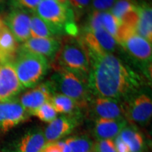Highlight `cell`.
Instances as JSON below:
<instances>
[{
    "instance_id": "6da1fadb",
    "label": "cell",
    "mask_w": 152,
    "mask_h": 152,
    "mask_svg": "<svg viewBox=\"0 0 152 152\" xmlns=\"http://www.w3.org/2000/svg\"><path fill=\"white\" fill-rule=\"evenodd\" d=\"M88 52L90 68L87 84L93 96L123 102L142 89L137 73L113 54Z\"/></svg>"
},
{
    "instance_id": "7a4b0ae2",
    "label": "cell",
    "mask_w": 152,
    "mask_h": 152,
    "mask_svg": "<svg viewBox=\"0 0 152 152\" xmlns=\"http://www.w3.org/2000/svg\"><path fill=\"white\" fill-rule=\"evenodd\" d=\"M49 83L55 91L75 101L80 109L88 107L92 95L87 79L79 74L61 68H55Z\"/></svg>"
},
{
    "instance_id": "3957f363",
    "label": "cell",
    "mask_w": 152,
    "mask_h": 152,
    "mask_svg": "<svg viewBox=\"0 0 152 152\" xmlns=\"http://www.w3.org/2000/svg\"><path fill=\"white\" fill-rule=\"evenodd\" d=\"M54 60V68H64L87 79L90 68V58L81 39L70 37L61 42Z\"/></svg>"
},
{
    "instance_id": "277c9868",
    "label": "cell",
    "mask_w": 152,
    "mask_h": 152,
    "mask_svg": "<svg viewBox=\"0 0 152 152\" xmlns=\"http://www.w3.org/2000/svg\"><path fill=\"white\" fill-rule=\"evenodd\" d=\"M35 14L54 28L58 35L67 33L71 37L77 35L75 18L69 4L53 0H42Z\"/></svg>"
},
{
    "instance_id": "5b68a950",
    "label": "cell",
    "mask_w": 152,
    "mask_h": 152,
    "mask_svg": "<svg viewBox=\"0 0 152 152\" xmlns=\"http://www.w3.org/2000/svg\"><path fill=\"white\" fill-rule=\"evenodd\" d=\"M18 78L23 88H33L47 75L48 59L39 55L18 50L13 62Z\"/></svg>"
},
{
    "instance_id": "8992f818",
    "label": "cell",
    "mask_w": 152,
    "mask_h": 152,
    "mask_svg": "<svg viewBox=\"0 0 152 152\" xmlns=\"http://www.w3.org/2000/svg\"><path fill=\"white\" fill-rule=\"evenodd\" d=\"M118 45L139 64L149 70L151 67V43L137 33L135 28L121 25L116 37Z\"/></svg>"
},
{
    "instance_id": "52a82bcc",
    "label": "cell",
    "mask_w": 152,
    "mask_h": 152,
    "mask_svg": "<svg viewBox=\"0 0 152 152\" xmlns=\"http://www.w3.org/2000/svg\"><path fill=\"white\" fill-rule=\"evenodd\" d=\"M126 121L139 125H147L152 116L151 94L142 89L123 102Z\"/></svg>"
},
{
    "instance_id": "ba28073f",
    "label": "cell",
    "mask_w": 152,
    "mask_h": 152,
    "mask_svg": "<svg viewBox=\"0 0 152 152\" xmlns=\"http://www.w3.org/2000/svg\"><path fill=\"white\" fill-rule=\"evenodd\" d=\"M87 51L95 53L113 54L117 49V41L104 28L94 31L84 30L81 38Z\"/></svg>"
},
{
    "instance_id": "9c48e42d",
    "label": "cell",
    "mask_w": 152,
    "mask_h": 152,
    "mask_svg": "<svg viewBox=\"0 0 152 152\" xmlns=\"http://www.w3.org/2000/svg\"><path fill=\"white\" fill-rule=\"evenodd\" d=\"M30 115L16 99L0 102V132H6L24 122Z\"/></svg>"
},
{
    "instance_id": "30bf717a",
    "label": "cell",
    "mask_w": 152,
    "mask_h": 152,
    "mask_svg": "<svg viewBox=\"0 0 152 152\" xmlns=\"http://www.w3.org/2000/svg\"><path fill=\"white\" fill-rule=\"evenodd\" d=\"M23 89L13 63L0 64V102L15 99Z\"/></svg>"
},
{
    "instance_id": "8fae6325",
    "label": "cell",
    "mask_w": 152,
    "mask_h": 152,
    "mask_svg": "<svg viewBox=\"0 0 152 152\" xmlns=\"http://www.w3.org/2000/svg\"><path fill=\"white\" fill-rule=\"evenodd\" d=\"M55 93L49 81L39 83L33 89L21 95L18 102L30 115H33L38 108L50 101Z\"/></svg>"
},
{
    "instance_id": "7c38bea8",
    "label": "cell",
    "mask_w": 152,
    "mask_h": 152,
    "mask_svg": "<svg viewBox=\"0 0 152 152\" xmlns=\"http://www.w3.org/2000/svg\"><path fill=\"white\" fill-rule=\"evenodd\" d=\"M88 107L95 119L125 118L123 102L115 99L92 96Z\"/></svg>"
},
{
    "instance_id": "4fadbf2b",
    "label": "cell",
    "mask_w": 152,
    "mask_h": 152,
    "mask_svg": "<svg viewBox=\"0 0 152 152\" xmlns=\"http://www.w3.org/2000/svg\"><path fill=\"white\" fill-rule=\"evenodd\" d=\"M113 142L117 152H144L146 147L143 134L132 125H127Z\"/></svg>"
},
{
    "instance_id": "5bb4252c",
    "label": "cell",
    "mask_w": 152,
    "mask_h": 152,
    "mask_svg": "<svg viewBox=\"0 0 152 152\" xmlns=\"http://www.w3.org/2000/svg\"><path fill=\"white\" fill-rule=\"evenodd\" d=\"M30 17L29 11L15 8L6 18V26L18 43L24 42L30 37Z\"/></svg>"
},
{
    "instance_id": "9a60e30c",
    "label": "cell",
    "mask_w": 152,
    "mask_h": 152,
    "mask_svg": "<svg viewBox=\"0 0 152 152\" xmlns=\"http://www.w3.org/2000/svg\"><path fill=\"white\" fill-rule=\"evenodd\" d=\"M80 116L62 115L50 122L43 131L47 142L59 141L70 134L80 123Z\"/></svg>"
},
{
    "instance_id": "2e32d148",
    "label": "cell",
    "mask_w": 152,
    "mask_h": 152,
    "mask_svg": "<svg viewBox=\"0 0 152 152\" xmlns=\"http://www.w3.org/2000/svg\"><path fill=\"white\" fill-rule=\"evenodd\" d=\"M61 42L56 37H30L22 43L18 50L42 56L45 58H54L60 47Z\"/></svg>"
},
{
    "instance_id": "e0dca14e",
    "label": "cell",
    "mask_w": 152,
    "mask_h": 152,
    "mask_svg": "<svg viewBox=\"0 0 152 152\" xmlns=\"http://www.w3.org/2000/svg\"><path fill=\"white\" fill-rule=\"evenodd\" d=\"M128 124V121L124 118L95 119L93 134L96 140H113Z\"/></svg>"
},
{
    "instance_id": "ac0fdd59",
    "label": "cell",
    "mask_w": 152,
    "mask_h": 152,
    "mask_svg": "<svg viewBox=\"0 0 152 152\" xmlns=\"http://www.w3.org/2000/svg\"><path fill=\"white\" fill-rule=\"evenodd\" d=\"M47 143L43 131L33 129L19 140L15 147L16 152H41Z\"/></svg>"
},
{
    "instance_id": "d6986e66",
    "label": "cell",
    "mask_w": 152,
    "mask_h": 152,
    "mask_svg": "<svg viewBox=\"0 0 152 152\" xmlns=\"http://www.w3.org/2000/svg\"><path fill=\"white\" fill-rule=\"evenodd\" d=\"M18 49V42L5 25L0 33V64L14 62Z\"/></svg>"
},
{
    "instance_id": "ffe728a7",
    "label": "cell",
    "mask_w": 152,
    "mask_h": 152,
    "mask_svg": "<svg viewBox=\"0 0 152 152\" xmlns=\"http://www.w3.org/2000/svg\"><path fill=\"white\" fill-rule=\"evenodd\" d=\"M138 20L136 32L148 42H152V9L149 4L142 2L136 4Z\"/></svg>"
},
{
    "instance_id": "44dd1931",
    "label": "cell",
    "mask_w": 152,
    "mask_h": 152,
    "mask_svg": "<svg viewBox=\"0 0 152 152\" xmlns=\"http://www.w3.org/2000/svg\"><path fill=\"white\" fill-rule=\"evenodd\" d=\"M57 113L80 116V108L75 101L60 93L55 92L49 101Z\"/></svg>"
},
{
    "instance_id": "7402d4cb",
    "label": "cell",
    "mask_w": 152,
    "mask_h": 152,
    "mask_svg": "<svg viewBox=\"0 0 152 152\" xmlns=\"http://www.w3.org/2000/svg\"><path fill=\"white\" fill-rule=\"evenodd\" d=\"M58 35L54 28L51 27L37 14L33 13L30 17V37L47 38L55 37Z\"/></svg>"
},
{
    "instance_id": "603a6c76",
    "label": "cell",
    "mask_w": 152,
    "mask_h": 152,
    "mask_svg": "<svg viewBox=\"0 0 152 152\" xmlns=\"http://www.w3.org/2000/svg\"><path fill=\"white\" fill-rule=\"evenodd\" d=\"M71 152H87L93 150L94 142L87 136H72L64 140Z\"/></svg>"
},
{
    "instance_id": "cb8c5ba5",
    "label": "cell",
    "mask_w": 152,
    "mask_h": 152,
    "mask_svg": "<svg viewBox=\"0 0 152 152\" xmlns=\"http://www.w3.org/2000/svg\"><path fill=\"white\" fill-rule=\"evenodd\" d=\"M102 23L103 28L116 40L121 23L110 11H102Z\"/></svg>"
},
{
    "instance_id": "d4e9b609",
    "label": "cell",
    "mask_w": 152,
    "mask_h": 152,
    "mask_svg": "<svg viewBox=\"0 0 152 152\" xmlns=\"http://www.w3.org/2000/svg\"><path fill=\"white\" fill-rule=\"evenodd\" d=\"M57 112L50 102H46L42 104L34 112L33 115H35L43 122L49 123L57 117Z\"/></svg>"
},
{
    "instance_id": "484cf974",
    "label": "cell",
    "mask_w": 152,
    "mask_h": 152,
    "mask_svg": "<svg viewBox=\"0 0 152 152\" xmlns=\"http://www.w3.org/2000/svg\"><path fill=\"white\" fill-rule=\"evenodd\" d=\"M68 4L76 17L80 16L88 9H90L92 0H68Z\"/></svg>"
},
{
    "instance_id": "4316f807",
    "label": "cell",
    "mask_w": 152,
    "mask_h": 152,
    "mask_svg": "<svg viewBox=\"0 0 152 152\" xmlns=\"http://www.w3.org/2000/svg\"><path fill=\"white\" fill-rule=\"evenodd\" d=\"M93 151L94 152H117L113 140H96L94 142Z\"/></svg>"
},
{
    "instance_id": "83f0119b",
    "label": "cell",
    "mask_w": 152,
    "mask_h": 152,
    "mask_svg": "<svg viewBox=\"0 0 152 152\" xmlns=\"http://www.w3.org/2000/svg\"><path fill=\"white\" fill-rule=\"evenodd\" d=\"M41 152H71L64 140L47 142Z\"/></svg>"
},
{
    "instance_id": "f1b7e54d",
    "label": "cell",
    "mask_w": 152,
    "mask_h": 152,
    "mask_svg": "<svg viewBox=\"0 0 152 152\" xmlns=\"http://www.w3.org/2000/svg\"><path fill=\"white\" fill-rule=\"evenodd\" d=\"M42 0H13L16 8L35 13Z\"/></svg>"
},
{
    "instance_id": "f546056e",
    "label": "cell",
    "mask_w": 152,
    "mask_h": 152,
    "mask_svg": "<svg viewBox=\"0 0 152 152\" xmlns=\"http://www.w3.org/2000/svg\"><path fill=\"white\" fill-rule=\"evenodd\" d=\"M116 0H92L91 11H109Z\"/></svg>"
},
{
    "instance_id": "4dcf8cb0",
    "label": "cell",
    "mask_w": 152,
    "mask_h": 152,
    "mask_svg": "<svg viewBox=\"0 0 152 152\" xmlns=\"http://www.w3.org/2000/svg\"><path fill=\"white\" fill-rule=\"evenodd\" d=\"M4 26H5L4 21L2 19L0 18V33H1V32L2 31L3 28H4Z\"/></svg>"
},
{
    "instance_id": "1f68e13d",
    "label": "cell",
    "mask_w": 152,
    "mask_h": 152,
    "mask_svg": "<svg viewBox=\"0 0 152 152\" xmlns=\"http://www.w3.org/2000/svg\"><path fill=\"white\" fill-rule=\"evenodd\" d=\"M53 1H58V2L65 4H68V0H53Z\"/></svg>"
},
{
    "instance_id": "d6a6232c",
    "label": "cell",
    "mask_w": 152,
    "mask_h": 152,
    "mask_svg": "<svg viewBox=\"0 0 152 152\" xmlns=\"http://www.w3.org/2000/svg\"><path fill=\"white\" fill-rule=\"evenodd\" d=\"M6 1V0H0V5L2 4L4 2V1Z\"/></svg>"
},
{
    "instance_id": "836d02e7",
    "label": "cell",
    "mask_w": 152,
    "mask_h": 152,
    "mask_svg": "<svg viewBox=\"0 0 152 152\" xmlns=\"http://www.w3.org/2000/svg\"><path fill=\"white\" fill-rule=\"evenodd\" d=\"M87 152H94V151H93V150H92V151H87Z\"/></svg>"
}]
</instances>
